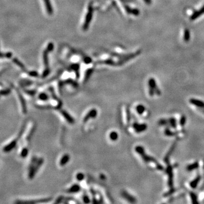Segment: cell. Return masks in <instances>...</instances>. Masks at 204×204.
I'll use <instances>...</instances> for the list:
<instances>
[{
    "label": "cell",
    "instance_id": "1",
    "mask_svg": "<svg viewBox=\"0 0 204 204\" xmlns=\"http://www.w3.org/2000/svg\"><path fill=\"white\" fill-rule=\"evenodd\" d=\"M44 162L43 158L33 157L31 159V163L29 166V174L28 176L30 179H33L40 168L42 166Z\"/></svg>",
    "mask_w": 204,
    "mask_h": 204
},
{
    "label": "cell",
    "instance_id": "2",
    "mask_svg": "<svg viewBox=\"0 0 204 204\" xmlns=\"http://www.w3.org/2000/svg\"><path fill=\"white\" fill-rule=\"evenodd\" d=\"M52 199V198H45L36 199V200H30V201H18L16 202L17 204H40V203H47Z\"/></svg>",
    "mask_w": 204,
    "mask_h": 204
},
{
    "label": "cell",
    "instance_id": "3",
    "mask_svg": "<svg viewBox=\"0 0 204 204\" xmlns=\"http://www.w3.org/2000/svg\"><path fill=\"white\" fill-rule=\"evenodd\" d=\"M149 93L151 96H152L155 93H157L158 94L160 93V90L158 89L155 80L154 79L150 78L149 80Z\"/></svg>",
    "mask_w": 204,
    "mask_h": 204
},
{
    "label": "cell",
    "instance_id": "4",
    "mask_svg": "<svg viewBox=\"0 0 204 204\" xmlns=\"http://www.w3.org/2000/svg\"><path fill=\"white\" fill-rule=\"evenodd\" d=\"M98 111L96 109H92L89 111L87 113V114L85 116L84 118L83 119V123H86L91 119H94L97 116Z\"/></svg>",
    "mask_w": 204,
    "mask_h": 204
},
{
    "label": "cell",
    "instance_id": "5",
    "mask_svg": "<svg viewBox=\"0 0 204 204\" xmlns=\"http://www.w3.org/2000/svg\"><path fill=\"white\" fill-rule=\"evenodd\" d=\"M59 110L61 114L64 117L65 120H66L68 123L70 124H74V123H75V120H74L73 117L71 116L68 112L64 109H61V108L59 109Z\"/></svg>",
    "mask_w": 204,
    "mask_h": 204
},
{
    "label": "cell",
    "instance_id": "6",
    "mask_svg": "<svg viewBox=\"0 0 204 204\" xmlns=\"http://www.w3.org/2000/svg\"><path fill=\"white\" fill-rule=\"evenodd\" d=\"M19 138H18L17 139H15L11 141V142H10L9 144H7V145H6L5 147L3 148V151L5 153H9V152L11 151L13 149L15 148V147L16 146L17 144L18 139Z\"/></svg>",
    "mask_w": 204,
    "mask_h": 204
},
{
    "label": "cell",
    "instance_id": "7",
    "mask_svg": "<svg viewBox=\"0 0 204 204\" xmlns=\"http://www.w3.org/2000/svg\"><path fill=\"white\" fill-rule=\"evenodd\" d=\"M121 194L124 199H125L126 201H128L129 202H131V203H135V202H136V199H135V198L133 196H132L130 194H129L126 190H122Z\"/></svg>",
    "mask_w": 204,
    "mask_h": 204
},
{
    "label": "cell",
    "instance_id": "8",
    "mask_svg": "<svg viewBox=\"0 0 204 204\" xmlns=\"http://www.w3.org/2000/svg\"><path fill=\"white\" fill-rule=\"evenodd\" d=\"M17 94L18 96L19 101H20V104H21V107L22 108V111L25 114H26V113L27 112V105H26V102L25 101V99L23 95L21 94V93L20 92L17 91Z\"/></svg>",
    "mask_w": 204,
    "mask_h": 204
},
{
    "label": "cell",
    "instance_id": "9",
    "mask_svg": "<svg viewBox=\"0 0 204 204\" xmlns=\"http://www.w3.org/2000/svg\"><path fill=\"white\" fill-rule=\"evenodd\" d=\"M133 127L135 132L137 133H141V132L145 131L147 128V125L144 124H139L135 123L133 124Z\"/></svg>",
    "mask_w": 204,
    "mask_h": 204
},
{
    "label": "cell",
    "instance_id": "10",
    "mask_svg": "<svg viewBox=\"0 0 204 204\" xmlns=\"http://www.w3.org/2000/svg\"><path fill=\"white\" fill-rule=\"evenodd\" d=\"M204 14V5L202 6L200 9L197 10V11H194L192 15L190 16V20H194L195 19H196L197 18H199L200 16H201L202 14Z\"/></svg>",
    "mask_w": 204,
    "mask_h": 204
},
{
    "label": "cell",
    "instance_id": "11",
    "mask_svg": "<svg viewBox=\"0 0 204 204\" xmlns=\"http://www.w3.org/2000/svg\"><path fill=\"white\" fill-rule=\"evenodd\" d=\"M81 188L80 185H78V184H74L73 185H72L69 188H68V189L65 190V192L68 193H78L81 190Z\"/></svg>",
    "mask_w": 204,
    "mask_h": 204
},
{
    "label": "cell",
    "instance_id": "12",
    "mask_svg": "<svg viewBox=\"0 0 204 204\" xmlns=\"http://www.w3.org/2000/svg\"><path fill=\"white\" fill-rule=\"evenodd\" d=\"M70 159V155L68 154H65L64 155L59 162L60 166H65L69 162Z\"/></svg>",
    "mask_w": 204,
    "mask_h": 204
},
{
    "label": "cell",
    "instance_id": "13",
    "mask_svg": "<svg viewBox=\"0 0 204 204\" xmlns=\"http://www.w3.org/2000/svg\"><path fill=\"white\" fill-rule=\"evenodd\" d=\"M190 102L195 106L201 107V108H204V102L201 100H199L196 99H190Z\"/></svg>",
    "mask_w": 204,
    "mask_h": 204
},
{
    "label": "cell",
    "instance_id": "14",
    "mask_svg": "<svg viewBox=\"0 0 204 204\" xmlns=\"http://www.w3.org/2000/svg\"><path fill=\"white\" fill-rule=\"evenodd\" d=\"M190 31L188 29H185L184 32V40L185 42H188L190 40Z\"/></svg>",
    "mask_w": 204,
    "mask_h": 204
},
{
    "label": "cell",
    "instance_id": "15",
    "mask_svg": "<svg viewBox=\"0 0 204 204\" xmlns=\"http://www.w3.org/2000/svg\"><path fill=\"white\" fill-rule=\"evenodd\" d=\"M38 98L40 100L44 101V102L48 100L49 99L48 95L47 94L44 93H41L40 94H39V95H38Z\"/></svg>",
    "mask_w": 204,
    "mask_h": 204
},
{
    "label": "cell",
    "instance_id": "16",
    "mask_svg": "<svg viewBox=\"0 0 204 204\" xmlns=\"http://www.w3.org/2000/svg\"><path fill=\"white\" fill-rule=\"evenodd\" d=\"M109 138L112 141H116L119 138L118 133H117V132H114H114H112L111 133H110L109 134Z\"/></svg>",
    "mask_w": 204,
    "mask_h": 204
},
{
    "label": "cell",
    "instance_id": "17",
    "mask_svg": "<svg viewBox=\"0 0 204 204\" xmlns=\"http://www.w3.org/2000/svg\"><path fill=\"white\" fill-rule=\"evenodd\" d=\"M136 111L139 114H142L145 111V107L143 105H138L136 107Z\"/></svg>",
    "mask_w": 204,
    "mask_h": 204
},
{
    "label": "cell",
    "instance_id": "18",
    "mask_svg": "<svg viewBox=\"0 0 204 204\" xmlns=\"http://www.w3.org/2000/svg\"><path fill=\"white\" fill-rule=\"evenodd\" d=\"M28 154H29V149L26 147H25L22 149L20 153V155L22 158H26L28 155Z\"/></svg>",
    "mask_w": 204,
    "mask_h": 204
},
{
    "label": "cell",
    "instance_id": "19",
    "mask_svg": "<svg viewBox=\"0 0 204 204\" xmlns=\"http://www.w3.org/2000/svg\"><path fill=\"white\" fill-rule=\"evenodd\" d=\"M83 202H84L85 203H90V197H89L88 194L86 192H85L84 193H83Z\"/></svg>",
    "mask_w": 204,
    "mask_h": 204
},
{
    "label": "cell",
    "instance_id": "20",
    "mask_svg": "<svg viewBox=\"0 0 204 204\" xmlns=\"http://www.w3.org/2000/svg\"><path fill=\"white\" fill-rule=\"evenodd\" d=\"M84 178H85L84 174L83 173H81V172L78 173L77 175H76V179H77V180L78 181H82V180H83V179Z\"/></svg>",
    "mask_w": 204,
    "mask_h": 204
},
{
    "label": "cell",
    "instance_id": "21",
    "mask_svg": "<svg viewBox=\"0 0 204 204\" xmlns=\"http://www.w3.org/2000/svg\"><path fill=\"white\" fill-rule=\"evenodd\" d=\"M11 92L10 89H6V90H3L0 91V95H9Z\"/></svg>",
    "mask_w": 204,
    "mask_h": 204
},
{
    "label": "cell",
    "instance_id": "22",
    "mask_svg": "<svg viewBox=\"0 0 204 204\" xmlns=\"http://www.w3.org/2000/svg\"><path fill=\"white\" fill-rule=\"evenodd\" d=\"M64 197H63L62 196H60L57 198V199H56V201L55 202V204H60L62 203V202H64Z\"/></svg>",
    "mask_w": 204,
    "mask_h": 204
},
{
    "label": "cell",
    "instance_id": "23",
    "mask_svg": "<svg viewBox=\"0 0 204 204\" xmlns=\"http://www.w3.org/2000/svg\"><path fill=\"white\" fill-rule=\"evenodd\" d=\"M35 129H36V127H35V126H34L33 128H32L31 129V130H30V133H29V134H28V136H27V139H30V138H31V137L32 136V135H33L34 133V132H35Z\"/></svg>",
    "mask_w": 204,
    "mask_h": 204
},
{
    "label": "cell",
    "instance_id": "24",
    "mask_svg": "<svg viewBox=\"0 0 204 204\" xmlns=\"http://www.w3.org/2000/svg\"><path fill=\"white\" fill-rule=\"evenodd\" d=\"M25 93H26L27 94L30 95V96H34V95H35L36 94V91L34 90H25Z\"/></svg>",
    "mask_w": 204,
    "mask_h": 204
},
{
    "label": "cell",
    "instance_id": "25",
    "mask_svg": "<svg viewBox=\"0 0 204 204\" xmlns=\"http://www.w3.org/2000/svg\"><path fill=\"white\" fill-rule=\"evenodd\" d=\"M144 1H145L147 4H148V5H149V4L151 3V0H144Z\"/></svg>",
    "mask_w": 204,
    "mask_h": 204
}]
</instances>
